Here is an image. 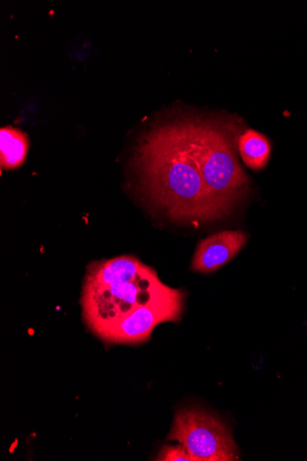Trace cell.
I'll return each mask as SVG.
<instances>
[{
  "mask_svg": "<svg viewBox=\"0 0 307 461\" xmlns=\"http://www.w3.org/2000/svg\"><path fill=\"white\" fill-rule=\"evenodd\" d=\"M135 167L148 198L174 221L223 218L205 185L188 117L162 123L142 138Z\"/></svg>",
  "mask_w": 307,
  "mask_h": 461,
  "instance_id": "6da1fadb",
  "label": "cell"
},
{
  "mask_svg": "<svg viewBox=\"0 0 307 461\" xmlns=\"http://www.w3.org/2000/svg\"><path fill=\"white\" fill-rule=\"evenodd\" d=\"M171 289L154 268L136 257L95 261L87 266L82 285L83 321L100 339L131 312Z\"/></svg>",
  "mask_w": 307,
  "mask_h": 461,
  "instance_id": "7a4b0ae2",
  "label": "cell"
},
{
  "mask_svg": "<svg viewBox=\"0 0 307 461\" xmlns=\"http://www.w3.org/2000/svg\"><path fill=\"white\" fill-rule=\"evenodd\" d=\"M207 190L223 217L247 196L249 177L237 156L239 125L233 119L188 117Z\"/></svg>",
  "mask_w": 307,
  "mask_h": 461,
  "instance_id": "3957f363",
  "label": "cell"
},
{
  "mask_svg": "<svg viewBox=\"0 0 307 461\" xmlns=\"http://www.w3.org/2000/svg\"><path fill=\"white\" fill-rule=\"evenodd\" d=\"M167 439L183 445L194 461L239 459L230 428L221 419L202 409L177 411Z\"/></svg>",
  "mask_w": 307,
  "mask_h": 461,
  "instance_id": "277c9868",
  "label": "cell"
},
{
  "mask_svg": "<svg viewBox=\"0 0 307 461\" xmlns=\"http://www.w3.org/2000/svg\"><path fill=\"white\" fill-rule=\"evenodd\" d=\"M185 303L182 289L172 288L166 295L131 312L99 339L107 345H140L149 341L160 323L181 321Z\"/></svg>",
  "mask_w": 307,
  "mask_h": 461,
  "instance_id": "5b68a950",
  "label": "cell"
},
{
  "mask_svg": "<svg viewBox=\"0 0 307 461\" xmlns=\"http://www.w3.org/2000/svg\"><path fill=\"white\" fill-rule=\"evenodd\" d=\"M248 235L242 230H224L212 234L197 245L192 270L211 274L232 261L244 248Z\"/></svg>",
  "mask_w": 307,
  "mask_h": 461,
  "instance_id": "8992f818",
  "label": "cell"
},
{
  "mask_svg": "<svg viewBox=\"0 0 307 461\" xmlns=\"http://www.w3.org/2000/svg\"><path fill=\"white\" fill-rule=\"evenodd\" d=\"M29 140L25 133L14 128L0 131V166L3 170H14L26 160Z\"/></svg>",
  "mask_w": 307,
  "mask_h": 461,
  "instance_id": "52a82bcc",
  "label": "cell"
},
{
  "mask_svg": "<svg viewBox=\"0 0 307 461\" xmlns=\"http://www.w3.org/2000/svg\"><path fill=\"white\" fill-rule=\"evenodd\" d=\"M238 149L245 164L253 171L265 169L270 160L271 143L256 131H244L239 139Z\"/></svg>",
  "mask_w": 307,
  "mask_h": 461,
  "instance_id": "ba28073f",
  "label": "cell"
},
{
  "mask_svg": "<svg viewBox=\"0 0 307 461\" xmlns=\"http://www.w3.org/2000/svg\"><path fill=\"white\" fill-rule=\"evenodd\" d=\"M158 461H194V457L187 452L185 447L178 446H165L156 457Z\"/></svg>",
  "mask_w": 307,
  "mask_h": 461,
  "instance_id": "9c48e42d",
  "label": "cell"
}]
</instances>
